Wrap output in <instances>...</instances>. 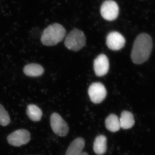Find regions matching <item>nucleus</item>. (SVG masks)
Wrapping results in <instances>:
<instances>
[{"label": "nucleus", "mask_w": 155, "mask_h": 155, "mask_svg": "<svg viewBox=\"0 0 155 155\" xmlns=\"http://www.w3.org/2000/svg\"><path fill=\"white\" fill-rule=\"evenodd\" d=\"M153 47V40L149 35L142 33L137 37L131 51L130 58L136 64H141L149 59Z\"/></svg>", "instance_id": "1"}, {"label": "nucleus", "mask_w": 155, "mask_h": 155, "mask_svg": "<svg viewBox=\"0 0 155 155\" xmlns=\"http://www.w3.org/2000/svg\"><path fill=\"white\" fill-rule=\"evenodd\" d=\"M66 34V29L63 25L58 23H53L45 28L41 40L45 45L54 46L62 41Z\"/></svg>", "instance_id": "2"}, {"label": "nucleus", "mask_w": 155, "mask_h": 155, "mask_svg": "<svg viewBox=\"0 0 155 155\" xmlns=\"http://www.w3.org/2000/svg\"><path fill=\"white\" fill-rule=\"evenodd\" d=\"M86 44V37L83 31L77 28L72 29L66 37L65 45L69 50L77 51Z\"/></svg>", "instance_id": "3"}, {"label": "nucleus", "mask_w": 155, "mask_h": 155, "mask_svg": "<svg viewBox=\"0 0 155 155\" xmlns=\"http://www.w3.org/2000/svg\"><path fill=\"white\" fill-rule=\"evenodd\" d=\"M101 15L104 19L111 21L115 20L119 14L118 4L113 0H107L101 6Z\"/></svg>", "instance_id": "4"}, {"label": "nucleus", "mask_w": 155, "mask_h": 155, "mask_svg": "<svg viewBox=\"0 0 155 155\" xmlns=\"http://www.w3.org/2000/svg\"><path fill=\"white\" fill-rule=\"evenodd\" d=\"M51 127L54 133L60 137L67 135L69 131V127L67 122L59 114L54 113L50 118Z\"/></svg>", "instance_id": "5"}, {"label": "nucleus", "mask_w": 155, "mask_h": 155, "mask_svg": "<svg viewBox=\"0 0 155 155\" xmlns=\"http://www.w3.org/2000/svg\"><path fill=\"white\" fill-rule=\"evenodd\" d=\"M7 140L11 145L20 147L29 142L31 140L30 133L25 129H19L9 134Z\"/></svg>", "instance_id": "6"}, {"label": "nucleus", "mask_w": 155, "mask_h": 155, "mask_svg": "<svg viewBox=\"0 0 155 155\" xmlns=\"http://www.w3.org/2000/svg\"><path fill=\"white\" fill-rule=\"evenodd\" d=\"M88 94L93 103L100 104L105 98L107 92L105 86L100 82H94L89 87Z\"/></svg>", "instance_id": "7"}, {"label": "nucleus", "mask_w": 155, "mask_h": 155, "mask_svg": "<svg viewBox=\"0 0 155 155\" xmlns=\"http://www.w3.org/2000/svg\"><path fill=\"white\" fill-rule=\"evenodd\" d=\"M125 43V38L117 31H112L108 34L106 44L108 48L113 51H118L124 47Z\"/></svg>", "instance_id": "8"}, {"label": "nucleus", "mask_w": 155, "mask_h": 155, "mask_svg": "<svg viewBox=\"0 0 155 155\" xmlns=\"http://www.w3.org/2000/svg\"><path fill=\"white\" fill-rule=\"evenodd\" d=\"M109 61L107 56L101 54L97 57L94 62L95 73L98 76L106 75L109 71Z\"/></svg>", "instance_id": "9"}, {"label": "nucleus", "mask_w": 155, "mask_h": 155, "mask_svg": "<svg viewBox=\"0 0 155 155\" xmlns=\"http://www.w3.org/2000/svg\"><path fill=\"white\" fill-rule=\"evenodd\" d=\"M85 146V141L83 138L78 137L71 143L65 155H79L82 152Z\"/></svg>", "instance_id": "10"}, {"label": "nucleus", "mask_w": 155, "mask_h": 155, "mask_svg": "<svg viewBox=\"0 0 155 155\" xmlns=\"http://www.w3.org/2000/svg\"><path fill=\"white\" fill-rule=\"evenodd\" d=\"M120 127L124 129L131 128L135 123L134 116L132 113L127 111H124L121 114L119 119Z\"/></svg>", "instance_id": "11"}, {"label": "nucleus", "mask_w": 155, "mask_h": 155, "mask_svg": "<svg viewBox=\"0 0 155 155\" xmlns=\"http://www.w3.org/2000/svg\"><path fill=\"white\" fill-rule=\"evenodd\" d=\"M93 149L96 154H104L107 150V138L106 136L103 135L97 136L94 143Z\"/></svg>", "instance_id": "12"}, {"label": "nucleus", "mask_w": 155, "mask_h": 155, "mask_svg": "<svg viewBox=\"0 0 155 155\" xmlns=\"http://www.w3.org/2000/svg\"><path fill=\"white\" fill-rule=\"evenodd\" d=\"M23 72L25 75L28 76L38 77L43 74L44 69L39 64H31L25 66Z\"/></svg>", "instance_id": "13"}, {"label": "nucleus", "mask_w": 155, "mask_h": 155, "mask_svg": "<svg viewBox=\"0 0 155 155\" xmlns=\"http://www.w3.org/2000/svg\"><path fill=\"white\" fill-rule=\"evenodd\" d=\"M105 126L108 130L112 132H116L120 128V122L118 116L115 114L109 115L105 120Z\"/></svg>", "instance_id": "14"}, {"label": "nucleus", "mask_w": 155, "mask_h": 155, "mask_svg": "<svg viewBox=\"0 0 155 155\" xmlns=\"http://www.w3.org/2000/svg\"><path fill=\"white\" fill-rule=\"evenodd\" d=\"M26 113L29 119L34 122L39 121L42 116V112L40 108L34 104L28 105Z\"/></svg>", "instance_id": "15"}, {"label": "nucleus", "mask_w": 155, "mask_h": 155, "mask_svg": "<svg viewBox=\"0 0 155 155\" xmlns=\"http://www.w3.org/2000/svg\"><path fill=\"white\" fill-rule=\"evenodd\" d=\"M11 122L8 113L2 105L0 104V124L2 126H6Z\"/></svg>", "instance_id": "16"}, {"label": "nucleus", "mask_w": 155, "mask_h": 155, "mask_svg": "<svg viewBox=\"0 0 155 155\" xmlns=\"http://www.w3.org/2000/svg\"><path fill=\"white\" fill-rule=\"evenodd\" d=\"M79 155H89L87 153L82 152Z\"/></svg>", "instance_id": "17"}, {"label": "nucleus", "mask_w": 155, "mask_h": 155, "mask_svg": "<svg viewBox=\"0 0 155 155\" xmlns=\"http://www.w3.org/2000/svg\"><path fill=\"white\" fill-rule=\"evenodd\" d=\"M140 1H144V0H140Z\"/></svg>", "instance_id": "18"}]
</instances>
